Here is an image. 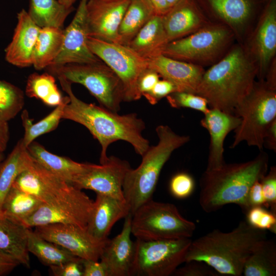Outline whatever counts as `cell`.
I'll return each instance as SVG.
<instances>
[{"label":"cell","mask_w":276,"mask_h":276,"mask_svg":"<svg viewBox=\"0 0 276 276\" xmlns=\"http://www.w3.org/2000/svg\"><path fill=\"white\" fill-rule=\"evenodd\" d=\"M241 119L236 115L215 108H210L200 121L201 126L210 135L206 171L217 169L224 163L223 143L226 135L240 124Z\"/></svg>","instance_id":"603a6c76"},{"label":"cell","mask_w":276,"mask_h":276,"mask_svg":"<svg viewBox=\"0 0 276 276\" xmlns=\"http://www.w3.org/2000/svg\"><path fill=\"white\" fill-rule=\"evenodd\" d=\"M234 114L240 118L239 125L234 130L231 148L245 141L248 146L262 151L264 137L271 122L276 119V89L265 80H256L248 94L239 103Z\"/></svg>","instance_id":"8992f818"},{"label":"cell","mask_w":276,"mask_h":276,"mask_svg":"<svg viewBox=\"0 0 276 276\" xmlns=\"http://www.w3.org/2000/svg\"><path fill=\"white\" fill-rule=\"evenodd\" d=\"M243 45L256 63L257 79L264 80L271 63L276 58V0H268Z\"/></svg>","instance_id":"5bb4252c"},{"label":"cell","mask_w":276,"mask_h":276,"mask_svg":"<svg viewBox=\"0 0 276 276\" xmlns=\"http://www.w3.org/2000/svg\"><path fill=\"white\" fill-rule=\"evenodd\" d=\"M90 51L110 67L121 80L124 88V102L139 100L137 79L149 66V61L126 45L112 43L88 37Z\"/></svg>","instance_id":"7c38bea8"},{"label":"cell","mask_w":276,"mask_h":276,"mask_svg":"<svg viewBox=\"0 0 276 276\" xmlns=\"http://www.w3.org/2000/svg\"><path fill=\"white\" fill-rule=\"evenodd\" d=\"M257 74L254 59L243 45L236 42L221 60L205 70L195 94L204 98L210 108L234 114L251 89Z\"/></svg>","instance_id":"7a4b0ae2"},{"label":"cell","mask_w":276,"mask_h":276,"mask_svg":"<svg viewBox=\"0 0 276 276\" xmlns=\"http://www.w3.org/2000/svg\"><path fill=\"white\" fill-rule=\"evenodd\" d=\"M248 202L250 208L261 206L266 208V202L260 180L256 181L250 188L248 193Z\"/></svg>","instance_id":"c3c4849f"},{"label":"cell","mask_w":276,"mask_h":276,"mask_svg":"<svg viewBox=\"0 0 276 276\" xmlns=\"http://www.w3.org/2000/svg\"><path fill=\"white\" fill-rule=\"evenodd\" d=\"M93 205L94 201L82 190L76 188L61 200L50 204H43L22 223L28 228L62 223L86 228Z\"/></svg>","instance_id":"4fadbf2b"},{"label":"cell","mask_w":276,"mask_h":276,"mask_svg":"<svg viewBox=\"0 0 276 276\" xmlns=\"http://www.w3.org/2000/svg\"><path fill=\"white\" fill-rule=\"evenodd\" d=\"M2 158H3V155H0V163L2 160Z\"/></svg>","instance_id":"9f6ffc18"},{"label":"cell","mask_w":276,"mask_h":276,"mask_svg":"<svg viewBox=\"0 0 276 276\" xmlns=\"http://www.w3.org/2000/svg\"><path fill=\"white\" fill-rule=\"evenodd\" d=\"M27 149L37 163L71 185L87 166V163H78L70 158L51 153L35 141L29 144Z\"/></svg>","instance_id":"83f0119b"},{"label":"cell","mask_w":276,"mask_h":276,"mask_svg":"<svg viewBox=\"0 0 276 276\" xmlns=\"http://www.w3.org/2000/svg\"><path fill=\"white\" fill-rule=\"evenodd\" d=\"M74 10L58 0H30L29 16L40 28H61L67 16Z\"/></svg>","instance_id":"1f68e13d"},{"label":"cell","mask_w":276,"mask_h":276,"mask_svg":"<svg viewBox=\"0 0 276 276\" xmlns=\"http://www.w3.org/2000/svg\"><path fill=\"white\" fill-rule=\"evenodd\" d=\"M130 0H87L86 16L89 37L120 43L119 29Z\"/></svg>","instance_id":"d6986e66"},{"label":"cell","mask_w":276,"mask_h":276,"mask_svg":"<svg viewBox=\"0 0 276 276\" xmlns=\"http://www.w3.org/2000/svg\"><path fill=\"white\" fill-rule=\"evenodd\" d=\"M155 15L149 0H130L119 29L120 43L127 45Z\"/></svg>","instance_id":"f546056e"},{"label":"cell","mask_w":276,"mask_h":276,"mask_svg":"<svg viewBox=\"0 0 276 276\" xmlns=\"http://www.w3.org/2000/svg\"><path fill=\"white\" fill-rule=\"evenodd\" d=\"M236 42L228 27L211 22L193 34L169 42L163 55L204 68L221 60Z\"/></svg>","instance_id":"52a82bcc"},{"label":"cell","mask_w":276,"mask_h":276,"mask_svg":"<svg viewBox=\"0 0 276 276\" xmlns=\"http://www.w3.org/2000/svg\"><path fill=\"white\" fill-rule=\"evenodd\" d=\"M102 1H119V0H102Z\"/></svg>","instance_id":"6f0895ef"},{"label":"cell","mask_w":276,"mask_h":276,"mask_svg":"<svg viewBox=\"0 0 276 276\" xmlns=\"http://www.w3.org/2000/svg\"><path fill=\"white\" fill-rule=\"evenodd\" d=\"M160 76L152 68L147 67L140 75L137 81V89L141 97L150 91L159 80Z\"/></svg>","instance_id":"bcb514c9"},{"label":"cell","mask_w":276,"mask_h":276,"mask_svg":"<svg viewBox=\"0 0 276 276\" xmlns=\"http://www.w3.org/2000/svg\"><path fill=\"white\" fill-rule=\"evenodd\" d=\"M129 213L130 207L125 200L96 193L86 231L95 241L105 242L114 224Z\"/></svg>","instance_id":"7402d4cb"},{"label":"cell","mask_w":276,"mask_h":276,"mask_svg":"<svg viewBox=\"0 0 276 276\" xmlns=\"http://www.w3.org/2000/svg\"><path fill=\"white\" fill-rule=\"evenodd\" d=\"M266 239V231L241 221L231 232L215 229L192 240L184 262L201 261L218 273L242 275L247 259L257 245Z\"/></svg>","instance_id":"3957f363"},{"label":"cell","mask_w":276,"mask_h":276,"mask_svg":"<svg viewBox=\"0 0 276 276\" xmlns=\"http://www.w3.org/2000/svg\"><path fill=\"white\" fill-rule=\"evenodd\" d=\"M87 2V0L80 1L73 19L63 30L61 49L50 66L88 63L101 60L93 53L87 44L89 35L86 16Z\"/></svg>","instance_id":"ac0fdd59"},{"label":"cell","mask_w":276,"mask_h":276,"mask_svg":"<svg viewBox=\"0 0 276 276\" xmlns=\"http://www.w3.org/2000/svg\"><path fill=\"white\" fill-rule=\"evenodd\" d=\"M132 214L125 218L121 233L107 240L100 259L108 276H130L135 252V243L130 238Z\"/></svg>","instance_id":"ffe728a7"},{"label":"cell","mask_w":276,"mask_h":276,"mask_svg":"<svg viewBox=\"0 0 276 276\" xmlns=\"http://www.w3.org/2000/svg\"><path fill=\"white\" fill-rule=\"evenodd\" d=\"M170 105L176 108H188L206 113L210 109L207 100L195 94L175 91L166 97Z\"/></svg>","instance_id":"f35d334b"},{"label":"cell","mask_w":276,"mask_h":276,"mask_svg":"<svg viewBox=\"0 0 276 276\" xmlns=\"http://www.w3.org/2000/svg\"><path fill=\"white\" fill-rule=\"evenodd\" d=\"M9 139V130L8 122L0 120V155L7 148Z\"/></svg>","instance_id":"f907efd6"},{"label":"cell","mask_w":276,"mask_h":276,"mask_svg":"<svg viewBox=\"0 0 276 276\" xmlns=\"http://www.w3.org/2000/svg\"><path fill=\"white\" fill-rule=\"evenodd\" d=\"M83 276H108L107 269L100 261L82 260Z\"/></svg>","instance_id":"7dc6e473"},{"label":"cell","mask_w":276,"mask_h":276,"mask_svg":"<svg viewBox=\"0 0 276 276\" xmlns=\"http://www.w3.org/2000/svg\"><path fill=\"white\" fill-rule=\"evenodd\" d=\"M12 186L34 196L45 204L61 200L76 189L45 169L32 157L27 167L19 174Z\"/></svg>","instance_id":"2e32d148"},{"label":"cell","mask_w":276,"mask_h":276,"mask_svg":"<svg viewBox=\"0 0 276 276\" xmlns=\"http://www.w3.org/2000/svg\"><path fill=\"white\" fill-rule=\"evenodd\" d=\"M246 215V221L252 227L263 231L269 230L275 233V213L263 206H257L250 208Z\"/></svg>","instance_id":"ab89813d"},{"label":"cell","mask_w":276,"mask_h":276,"mask_svg":"<svg viewBox=\"0 0 276 276\" xmlns=\"http://www.w3.org/2000/svg\"><path fill=\"white\" fill-rule=\"evenodd\" d=\"M175 91H177L175 85L169 81L163 79H159L153 88L143 96L150 104L155 105L162 99Z\"/></svg>","instance_id":"ee69618b"},{"label":"cell","mask_w":276,"mask_h":276,"mask_svg":"<svg viewBox=\"0 0 276 276\" xmlns=\"http://www.w3.org/2000/svg\"><path fill=\"white\" fill-rule=\"evenodd\" d=\"M152 5L155 15L163 16L169 9L166 0H149Z\"/></svg>","instance_id":"db71d44e"},{"label":"cell","mask_w":276,"mask_h":276,"mask_svg":"<svg viewBox=\"0 0 276 276\" xmlns=\"http://www.w3.org/2000/svg\"><path fill=\"white\" fill-rule=\"evenodd\" d=\"M177 268L172 275L178 276H210L216 275L215 271L206 263L199 261H191Z\"/></svg>","instance_id":"7bdbcfd3"},{"label":"cell","mask_w":276,"mask_h":276,"mask_svg":"<svg viewBox=\"0 0 276 276\" xmlns=\"http://www.w3.org/2000/svg\"><path fill=\"white\" fill-rule=\"evenodd\" d=\"M268 167V155L261 151L252 160L225 163L217 169L205 170L199 180L200 206L210 213L234 203L246 213L250 208L248 202L250 188L266 174Z\"/></svg>","instance_id":"277c9868"},{"label":"cell","mask_w":276,"mask_h":276,"mask_svg":"<svg viewBox=\"0 0 276 276\" xmlns=\"http://www.w3.org/2000/svg\"><path fill=\"white\" fill-rule=\"evenodd\" d=\"M31 159V156L20 139L7 158L0 164V210L15 179L27 167Z\"/></svg>","instance_id":"d6a6232c"},{"label":"cell","mask_w":276,"mask_h":276,"mask_svg":"<svg viewBox=\"0 0 276 276\" xmlns=\"http://www.w3.org/2000/svg\"><path fill=\"white\" fill-rule=\"evenodd\" d=\"M244 276L276 275V241L275 239L260 242L247 259L243 270Z\"/></svg>","instance_id":"4dcf8cb0"},{"label":"cell","mask_w":276,"mask_h":276,"mask_svg":"<svg viewBox=\"0 0 276 276\" xmlns=\"http://www.w3.org/2000/svg\"><path fill=\"white\" fill-rule=\"evenodd\" d=\"M25 93L28 97L39 99L49 106L56 107L64 99L57 87L54 76L48 73L31 74L27 81Z\"/></svg>","instance_id":"e575fe53"},{"label":"cell","mask_w":276,"mask_h":276,"mask_svg":"<svg viewBox=\"0 0 276 276\" xmlns=\"http://www.w3.org/2000/svg\"><path fill=\"white\" fill-rule=\"evenodd\" d=\"M29 228L0 211V254L27 267L30 265L27 246Z\"/></svg>","instance_id":"484cf974"},{"label":"cell","mask_w":276,"mask_h":276,"mask_svg":"<svg viewBox=\"0 0 276 276\" xmlns=\"http://www.w3.org/2000/svg\"><path fill=\"white\" fill-rule=\"evenodd\" d=\"M70 98L67 95L62 103L47 116L33 124L27 110H24L21 115L22 124L25 129V133L21 139L25 147L34 141L38 136L55 130L62 119L63 111L65 105L69 102Z\"/></svg>","instance_id":"8d00e7d4"},{"label":"cell","mask_w":276,"mask_h":276,"mask_svg":"<svg viewBox=\"0 0 276 276\" xmlns=\"http://www.w3.org/2000/svg\"><path fill=\"white\" fill-rule=\"evenodd\" d=\"M25 103L23 91L17 86L0 80V120L8 122L22 110Z\"/></svg>","instance_id":"74e56055"},{"label":"cell","mask_w":276,"mask_h":276,"mask_svg":"<svg viewBox=\"0 0 276 276\" xmlns=\"http://www.w3.org/2000/svg\"><path fill=\"white\" fill-rule=\"evenodd\" d=\"M266 208L276 213V167L271 166L269 171L260 180Z\"/></svg>","instance_id":"b9f144b4"},{"label":"cell","mask_w":276,"mask_h":276,"mask_svg":"<svg viewBox=\"0 0 276 276\" xmlns=\"http://www.w3.org/2000/svg\"><path fill=\"white\" fill-rule=\"evenodd\" d=\"M63 30L60 28H41L33 54V64L37 70L50 66L59 54L63 43Z\"/></svg>","instance_id":"f1b7e54d"},{"label":"cell","mask_w":276,"mask_h":276,"mask_svg":"<svg viewBox=\"0 0 276 276\" xmlns=\"http://www.w3.org/2000/svg\"><path fill=\"white\" fill-rule=\"evenodd\" d=\"M213 23L228 27L244 45L268 0H194Z\"/></svg>","instance_id":"8fae6325"},{"label":"cell","mask_w":276,"mask_h":276,"mask_svg":"<svg viewBox=\"0 0 276 276\" xmlns=\"http://www.w3.org/2000/svg\"><path fill=\"white\" fill-rule=\"evenodd\" d=\"M263 146L276 151V119L271 122L265 133Z\"/></svg>","instance_id":"681fc988"},{"label":"cell","mask_w":276,"mask_h":276,"mask_svg":"<svg viewBox=\"0 0 276 276\" xmlns=\"http://www.w3.org/2000/svg\"><path fill=\"white\" fill-rule=\"evenodd\" d=\"M169 42L161 16L155 15L126 45L149 60L163 55Z\"/></svg>","instance_id":"4316f807"},{"label":"cell","mask_w":276,"mask_h":276,"mask_svg":"<svg viewBox=\"0 0 276 276\" xmlns=\"http://www.w3.org/2000/svg\"><path fill=\"white\" fill-rule=\"evenodd\" d=\"M190 238L144 240L136 239L130 276H169L184 263Z\"/></svg>","instance_id":"30bf717a"},{"label":"cell","mask_w":276,"mask_h":276,"mask_svg":"<svg viewBox=\"0 0 276 276\" xmlns=\"http://www.w3.org/2000/svg\"><path fill=\"white\" fill-rule=\"evenodd\" d=\"M264 80L271 88L276 89V58L271 63Z\"/></svg>","instance_id":"f5cc1de1"},{"label":"cell","mask_w":276,"mask_h":276,"mask_svg":"<svg viewBox=\"0 0 276 276\" xmlns=\"http://www.w3.org/2000/svg\"><path fill=\"white\" fill-rule=\"evenodd\" d=\"M195 229V224L185 219L172 203L152 199L132 214L131 234L139 239L190 238Z\"/></svg>","instance_id":"9c48e42d"},{"label":"cell","mask_w":276,"mask_h":276,"mask_svg":"<svg viewBox=\"0 0 276 276\" xmlns=\"http://www.w3.org/2000/svg\"><path fill=\"white\" fill-rule=\"evenodd\" d=\"M169 8H171L174 6L180 0H166Z\"/></svg>","instance_id":"11a10c76"},{"label":"cell","mask_w":276,"mask_h":276,"mask_svg":"<svg viewBox=\"0 0 276 276\" xmlns=\"http://www.w3.org/2000/svg\"><path fill=\"white\" fill-rule=\"evenodd\" d=\"M27 246L29 252L49 267L79 258L63 247L41 238L31 228L28 232Z\"/></svg>","instance_id":"836d02e7"},{"label":"cell","mask_w":276,"mask_h":276,"mask_svg":"<svg viewBox=\"0 0 276 276\" xmlns=\"http://www.w3.org/2000/svg\"><path fill=\"white\" fill-rule=\"evenodd\" d=\"M56 77L70 98L62 119L82 125L98 141L101 147V164L108 159V147L119 140L129 143L137 154L143 155L150 146L149 142L142 135L145 123L136 113L120 115L100 105L84 102L74 95L70 82L62 76Z\"/></svg>","instance_id":"6da1fadb"},{"label":"cell","mask_w":276,"mask_h":276,"mask_svg":"<svg viewBox=\"0 0 276 276\" xmlns=\"http://www.w3.org/2000/svg\"><path fill=\"white\" fill-rule=\"evenodd\" d=\"M158 142L149 146L143 154L141 163L127 173L123 185L125 200L132 214L140 206L152 199L164 165L176 149L190 140L188 135L176 133L169 126L156 128Z\"/></svg>","instance_id":"5b68a950"},{"label":"cell","mask_w":276,"mask_h":276,"mask_svg":"<svg viewBox=\"0 0 276 276\" xmlns=\"http://www.w3.org/2000/svg\"><path fill=\"white\" fill-rule=\"evenodd\" d=\"M34 232L44 239L86 260L98 261L107 241L97 242L90 237L86 228L70 224L54 223L38 226L35 227Z\"/></svg>","instance_id":"e0dca14e"},{"label":"cell","mask_w":276,"mask_h":276,"mask_svg":"<svg viewBox=\"0 0 276 276\" xmlns=\"http://www.w3.org/2000/svg\"><path fill=\"white\" fill-rule=\"evenodd\" d=\"M195 187L193 178L186 172H180L174 175L170 182L171 193L175 197L183 199L190 196Z\"/></svg>","instance_id":"60d3db41"},{"label":"cell","mask_w":276,"mask_h":276,"mask_svg":"<svg viewBox=\"0 0 276 276\" xmlns=\"http://www.w3.org/2000/svg\"><path fill=\"white\" fill-rule=\"evenodd\" d=\"M82 260L79 258L50 268L52 273L55 276H83Z\"/></svg>","instance_id":"f6af8a7d"},{"label":"cell","mask_w":276,"mask_h":276,"mask_svg":"<svg viewBox=\"0 0 276 276\" xmlns=\"http://www.w3.org/2000/svg\"><path fill=\"white\" fill-rule=\"evenodd\" d=\"M43 204L34 196L12 186L4 200L0 211L22 222Z\"/></svg>","instance_id":"d590c367"},{"label":"cell","mask_w":276,"mask_h":276,"mask_svg":"<svg viewBox=\"0 0 276 276\" xmlns=\"http://www.w3.org/2000/svg\"><path fill=\"white\" fill-rule=\"evenodd\" d=\"M149 67L172 83L177 91L195 94L205 71L201 66L174 59L164 55L148 60Z\"/></svg>","instance_id":"d4e9b609"},{"label":"cell","mask_w":276,"mask_h":276,"mask_svg":"<svg viewBox=\"0 0 276 276\" xmlns=\"http://www.w3.org/2000/svg\"><path fill=\"white\" fill-rule=\"evenodd\" d=\"M161 18L169 42L193 34L212 22L194 0H180Z\"/></svg>","instance_id":"44dd1931"},{"label":"cell","mask_w":276,"mask_h":276,"mask_svg":"<svg viewBox=\"0 0 276 276\" xmlns=\"http://www.w3.org/2000/svg\"><path fill=\"white\" fill-rule=\"evenodd\" d=\"M46 68L54 77L62 76L71 84L84 86L100 106L118 112L124 102L123 84L116 73L104 62L72 63Z\"/></svg>","instance_id":"ba28073f"},{"label":"cell","mask_w":276,"mask_h":276,"mask_svg":"<svg viewBox=\"0 0 276 276\" xmlns=\"http://www.w3.org/2000/svg\"><path fill=\"white\" fill-rule=\"evenodd\" d=\"M17 18L12 40L5 49V59L16 66L29 67L33 64V51L41 28L24 9L17 13Z\"/></svg>","instance_id":"cb8c5ba5"},{"label":"cell","mask_w":276,"mask_h":276,"mask_svg":"<svg viewBox=\"0 0 276 276\" xmlns=\"http://www.w3.org/2000/svg\"><path fill=\"white\" fill-rule=\"evenodd\" d=\"M18 264L0 254V276L12 271Z\"/></svg>","instance_id":"816d5d0a"},{"label":"cell","mask_w":276,"mask_h":276,"mask_svg":"<svg viewBox=\"0 0 276 276\" xmlns=\"http://www.w3.org/2000/svg\"><path fill=\"white\" fill-rule=\"evenodd\" d=\"M131 168L127 161L110 156L102 164L87 163L86 169L72 185L81 190H91L96 193L125 200L123 185L126 175Z\"/></svg>","instance_id":"9a60e30c"}]
</instances>
